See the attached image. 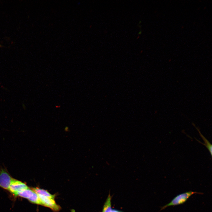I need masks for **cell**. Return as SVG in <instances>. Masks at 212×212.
<instances>
[{"instance_id":"6da1fadb","label":"cell","mask_w":212,"mask_h":212,"mask_svg":"<svg viewBox=\"0 0 212 212\" xmlns=\"http://www.w3.org/2000/svg\"><path fill=\"white\" fill-rule=\"evenodd\" d=\"M202 194V193L190 191L179 194L175 197L169 203L161 207L160 211L164 210L170 206H177L185 203L192 195L196 194Z\"/></svg>"},{"instance_id":"7a4b0ae2","label":"cell","mask_w":212,"mask_h":212,"mask_svg":"<svg viewBox=\"0 0 212 212\" xmlns=\"http://www.w3.org/2000/svg\"><path fill=\"white\" fill-rule=\"evenodd\" d=\"M13 178L11 176L6 169L0 167V187L8 190Z\"/></svg>"},{"instance_id":"3957f363","label":"cell","mask_w":212,"mask_h":212,"mask_svg":"<svg viewBox=\"0 0 212 212\" xmlns=\"http://www.w3.org/2000/svg\"><path fill=\"white\" fill-rule=\"evenodd\" d=\"M42 205L48 207L55 212L59 211L61 207L57 204L54 199L37 194Z\"/></svg>"},{"instance_id":"277c9868","label":"cell","mask_w":212,"mask_h":212,"mask_svg":"<svg viewBox=\"0 0 212 212\" xmlns=\"http://www.w3.org/2000/svg\"><path fill=\"white\" fill-rule=\"evenodd\" d=\"M29 187L25 183L21 181L13 178L10 185L9 191L16 196L17 194Z\"/></svg>"},{"instance_id":"5b68a950","label":"cell","mask_w":212,"mask_h":212,"mask_svg":"<svg viewBox=\"0 0 212 212\" xmlns=\"http://www.w3.org/2000/svg\"><path fill=\"white\" fill-rule=\"evenodd\" d=\"M35 192L29 188L18 192L16 196H19L28 200L33 195Z\"/></svg>"},{"instance_id":"8992f818","label":"cell","mask_w":212,"mask_h":212,"mask_svg":"<svg viewBox=\"0 0 212 212\" xmlns=\"http://www.w3.org/2000/svg\"><path fill=\"white\" fill-rule=\"evenodd\" d=\"M32 189L37 194L54 199L55 196L51 194L47 190L38 188H33Z\"/></svg>"},{"instance_id":"52a82bcc","label":"cell","mask_w":212,"mask_h":212,"mask_svg":"<svg viewBox=\"0 0 212 212\" xmlns=\"http://www.w3.org/2000/svg\"><path fill=\"white\" fill-rule=\"evenodd\" d=\"M111 199L109 194L104 205L102 212H111Z\"/></svg>"},{"instance_id":"ba28073f","label":"cell","mask_w":212,"mask_h":212,"mask_svg":"<svg viewBox=\"0 0 212 212\" xmlns=\"http://www.w3.org/2000/svg\"><path fill=\"white\" fill-rule=\"evenodd\" d=\"M197 130L199 132L200 134V136L203 140L205 143L204 145L207 147L208 149V150L211 155H212V146L211 143L208 142V141L204 137V136L201 134V132H200L198 129L196 128Z\"/></svg>"},{"instance_id":"9c48e42d","label":"cell","mask_w":212,"mask_h":212,"mask_svg":"<svg viewBox=\"0 0 212 212\" xmlns=\"http://www.w3.org/2000/svg\"><path fill=\"white\" fill-rule=\"evenodd\" d=\"M111 212H120L118 211H117L115 210H112Z\"/></svg>"},{"instance_id":"30bf717a","label":"cell","mask_w":212,"mask_h":212,"mask_svg":"<svg viewBox=\"0 0 212 212\" xmlns=\"http://www.w3.org/2000/svg\"><path fill=\"white\" fill-rule=\"evenodd\" d=\"M0 47H1V45H0Z\"/></svg>"}]
</instances>
